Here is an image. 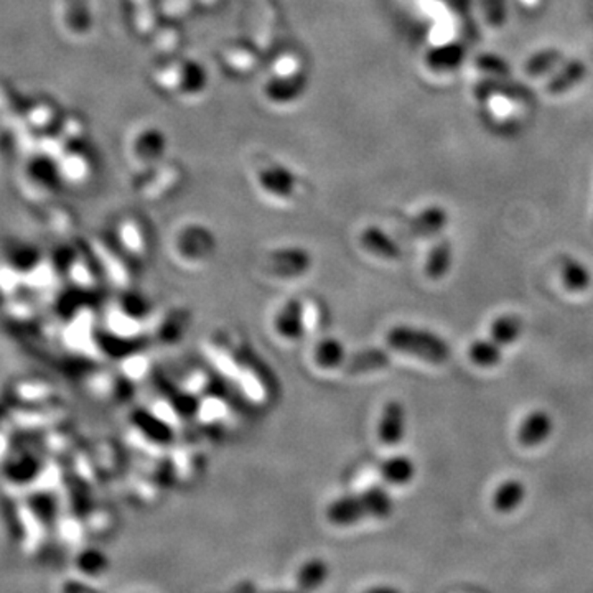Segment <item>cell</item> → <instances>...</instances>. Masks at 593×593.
Returning <instances> with one entry per match:
<instances>
[{
	"instance_id": "obj_1",
	"label": "cell",
	"mask_w": 593,
	"mask_h": 593,
	"mask_svg": "<svg viewBox=\"0 0 593 593\" xmlns=\"http://www.w3.org/2000/svg\"><path fill=\"white\" fill-rule=\"evenodd\" d=\"M394 515V499L384 486L345 493L330 499L324 507V519L334 529L355 528L367 519L386 521Z\"/></svg>"
},
{
	"instance_id": "obj_2",
	"label": "cell",
	"mask_w": 593,
	"mask_h": 593,
	"mask_svg": "<svg viewBox=\"0 0 593 593\" xmlns=\"http://www.w3.org/2000/svg\"><path fill=\"white\" fill-rule=\"evenodd\" d=\"M386 345L402 355L414 356L431 365H443L450 359L452 350L439 334L410 325H396L386 334Z\"/></svg>"
},
{
	"instance_id": "obj_3",
	"label": "cell",
	"mask_w": 593,
	"mask_h": 593,
	"mask_svg": "<svg viewBox=\"0 0 593 593\" xmlns=\"http://www.w3.org/2000/svg\"><path fill=\"white\" fill-rule=\"evenodd\" d=\"M272 332L285 343H299L309 334V305L299 297H292L282 303L272 317Z\"/></svg>"
},
{
	"instance_id": "obj_4",
	"label": "cell",
	"mask_w": 593,
	"mask_h": 593,
	"mask_svg": "<svg viewBox=\"0 0 593 593\" xmlns=\"http://www.w3.org/2000/svg\"><path fill=\"white\" fill-rule=\"evenodd\" d=\"M406 421L408 412L404 404L398 399L388 400L383 406L376 424V437L379 442L386 447L399 445L406 437Z\"/></svg>"
},
{
	"instance_id": "obj_5",
	"label": "cell",
	"mask_w": 593,
	"mask_h": 593,
	"mask_svg": "<svg viewBox=\"0 0 593 593\" xmlns=\"http://www.w3.org/2000/svg\"><path fill=\"white\" fill-rule=\"evenodd\" d=\"M348 350L345 343L334 334H325L318 338L312 346L310 359L313 367L322 373L343 371L348 361Z\"/></svg>"
},
{
	"instance_id": "obj_6",
	"label": "cell",
	"mask_w": 593,
	"mask_h": 593,
	"mask_svg": "<svg viewBox=\"0 0 593 593\" xmlns=\"http://www.w3.org/2000/svg\"><path fill=\"white\" fill-rule=\"evenodd\" d=\"M330 564L324 557H309L299 565L293 573L295 590L299 592H315L324 589L325 583L330 579Z\"/></svg>"
},
{
	"instance_id": "obj_7",
	"label": "cell",
	"mask_w": 593,
	"mask_h": 593,
	"mask_svg": "<svg viewBox=\"0 0 593 593\" xmlns=\"http://www.w3.org/2000/svg\"><path fill=\"white\" fill-rule=\"evenodd\" d=\"M552 429L554 421L549 412L542 409L532 410L519 425L518 441L524 447H538L549 439Z\"/></svg>"
},
{
	"instance_id": "obj_8",
	"label": "cell",
	"mask_w": 593,
	"mask_h": 593,
	"mask_svg": "<svg viewBox=\"0 0 593 593\" xmlns=\"http://www.w3.org/2000/svg\"><path fill=\"white\" fill-rule=\"evenodd\" d=\"M310 269V259L299 251L291 249V252H279L270 258L268 272L274 279L292 281L299 279L307 270Z\"/></svg>"
},
{
	"instance_id": "obj_9",
	"label": "cell",
	"mask_w": 593,
	"mask_h": 593,
	"mask_svg": "<svg viewBox=\"0 0 593 593\" xmlns=\"http://www.w3.org/2000/svg\"><path fill=\"white\" fill-rule=\"evenodd\" d=\"M379 476L381 480L391 486H406L414 482L417 466L408 455H391L386 460L379 464Z\"/></svg>"
},
{
	"instance_id": "obj_10",
	"label": "cell",
	"mask_w": 593,
	"mask_h": 593,
	"mask_svg": "<svg viewBox=\"0 0 593 593\" xmlns=\"http://www.w3.org/2000/svg\"><path fill=\"white\" fill-rule=\"evenodd\" d=\"M391 365V355L383 348H365L348 356L345 369L353 376L381 371Z\"/></svg>"
},
{
	"instance_id": "obj_11",
	"label": "cell",
	"mask_w": 593,
	"mask_h": 593,
	"mask_svg": "<svg viewBox=\"0 0 593 593\" xmlns=\"http://www.w3.org/2000/svg\"><path fill=\"white\" fill-rule=\"evenodd\" d=\"M587 76V66L581 60H569L561 70L550 78L546 85V91L552 96L567 93L572 87L581 85Z\"/></svg>"
},
{
	"instance_id": "obj_12",
	"label": "cell",
	"mask_w": 593,
	"mask_h": 593,
	"mask_svg": "<svg viewBox=\"0 0 593 593\" xmlns=\"http://www.w3.org/2000/svg\"><path fill=\"white\" fill-rule=\"evenodd\" d=\"M361 244L367 252L378 256L381 259H399V244L378 227H367L361 235Z\"/></svg>"
},
{
	"instance_id": "obj_13",
	"label": "cell",
	"mask_w": 593,
	"mask_h": 593,
	"mask_svg": "<svg viewBox=\"0 0 593 593\" xmlns=\"http://www.w3.org/2000/svg\"><path fill=\"white\" fill-rule=\"evenodd\" d=\"M465 58H466V50L464 45L453 42L432 48L427 54V63L433 71H453L462 66Z\"/></svg>"
},
{
	"instance_id": "obj_14",
	"label": "cell",
	"mask_w": 593,
	"mask_h": 593,
	"mask_svg": "<svg viewBox=\"0 0 593 593\" xmlns=\"http://www.w3.org/2000/svg\"><path fill=\"white\" fill-rule=\"evenodd\" d=\"M526 498V486L518 478H509L498 486L493 495V507L498 513H511L518 509Z\"/></svg>"
},
{
	"instance_id": "obj_15",
	"label": "cell",
	"mask_w": 593,
	"mask_h": 593,
	"mask_svg": "<svg viewBox=\"0 0 593 593\" xmlns=\"http://www.w3.org/2000/svg\"><path fill=\"white\" fill-rule=\"evenodd\" d=\"M452 243L443 239L441 243H437L429 252L427 264H425V274L431 277L432 281H441L452 268Z\"/></svg>"
},
{
	"instance_id": "obj_16",
	"label": "cell",
	"mask_w": 593,
	"mask_h": 593,
	"mask_svg": "<svg viewBox=\"0 0 593 593\" xmlns=\"http://www.w3.org/2000/svg\"><path fill=\"white\" fill-rule=\"evenodd\" d=\"M449 223V215L442 206H431L412 221V233L417 236L439 235Z\"/></svg>"
},
{
	"instance_id": "obj_17",
	"label": "cell",
	"mask_w": 593,
	"mask_h": 593,
	"mask_svg": "<svg viewBox=\"0 0 593 593\" xmlns=\"http://www.w3.org/2000/svg\"><path fill=\"white\" fill-rule=\"evenodd\" d=\"M561 277L564 285L571 292L587 291L592 284V274L581 260L567 258L562 262Z\"/></svg>"
},
{
	"instance_id": "obj_18",
	"label": "cell",
	"mask_w": 593,
	"mask_h": 593,
	"mask_svg": "<svg viewBox=\"0 0 593 593\" xmlns=\"http://www.w3.org/2000/svg\"><path fill=\"white\" fill-rule=\"evenodd\" d=\"M503 346L491 340H476L468 348L470 361L480 367H497L503 358Z\"/></svg>"
},
{
	"instance_id": "obj_19",
	"label": "cell",
	"mask_w": 593,
	"mask_h": 593,
	"mask_svg": "<svg viewBox=\"0 0 593 593\" xmlns=\"http://www.w3.org/2000/svg\"><path fill=\"white\" fill-rule=\"evenodd\" d=\"M523 334V322L518 315H501L491 324V338L501 346L513 345Z\"/></svg>"
},
{
	"instance_id": "obj_20",
	"label": "cell",
	"mask_w": 593,
	"mask_h": 593,
	"mask_svg": "<svg viewBox=\"0 0 593 593\" xmlns=\"http://www.w3.org/2000/svg\"><path fill=\"white\" fill-rule=\"evenodd\" d=\"M564 60V54L557 48H548L540 50L538 54H532L524 65V71L532 78L544 76L550 73L554 68H557Z\"/></svg>"
},
{
	"instance_id": "obj_21",
	"label": "cell",
	"mask_w": 593,
	"mask_h": 593,
	"mask_svg": "<svg viewBox=\"0 0 593 593\" xmlns=\"http://www.w3.org/2000/svg\"><path fill=\"white\" fill-rule=\"evenodd\" d=\"M474 95L480 99L493 96V95H505L509 97L526 96V91L516 85H507L501 78H488L485 81L478 83L474 87Z\"/></svg>"
},
{
	"instance_id": "obj_22",
	"label": "cell",
	"mask_w": 593,
	"mask_h": 593,
	"mask_svg": "<svg viewBox=\"0 0 593 593\" xmlns=\"http://www.w3.org/2000/svg\"><path fill=\"white\" fill-rule=\"evenodd\" d=\"M476 68L491 78H507L511 75V68L507 60L493 54H483L476 56Z\"/></svg>"
},
{
	"instance_id": "obj_23",
	"label": "cell",
	"mask_w": 593,
	"mask_h": 593,
	"mask_svg": "<svg viewBox=\"0 0 593 593\" xmlns=\"http://www.w3.org/2000/svg\"><path fill=\"white\" fill-rule=\"evenodd\" d=\"M482 9L485 13L486 22L491 27H503L507 19V0H482Z\"/></svg>"
},
{
	"instance_id": "obj_24",
	"label": "cell",
	"mask_w": 593,
	"mask_h": 593,
	"mask_svg": "<svg viewBox=\"0 0 593 593\" xmlns=\"http://www.w3.org/2000/svg\"><path fill=\"white\" fill-rule=\"evenodd\" d=\"M149 312H151V303L141 293L132 292L130 295H128V299L124 301V313L132 320L144 318V317H147Z\"/></svg>"
},
{
	"instance_id": "obj_25",
	"label": "cell",
	"mask_w": 593,
	"mask_h": 593,
	"mask_svg": "<svg viewBox=\"0 0 593 593\" xmlns=\"http://www.w3.org/2000/svg\"><path fill=\"white\" fill-rule=\"evenodd\" d=\"M445 2L457 15H466L474 4V0H445Z\"/></svg>"
}]
</instances>
